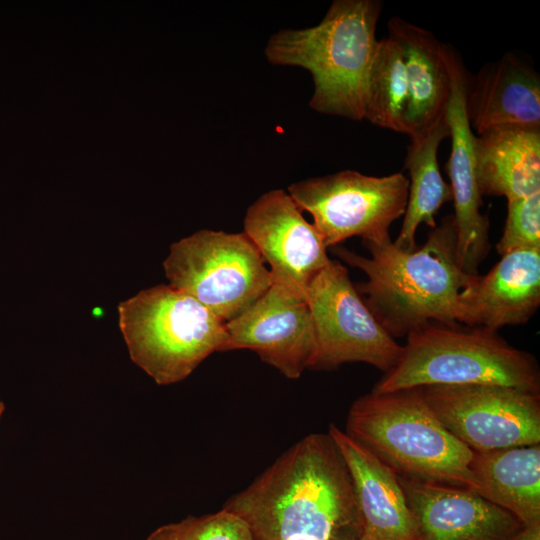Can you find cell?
<instances>
[{
    "label": "cell",
    "mask_w": 540,
    "mask_h": 540,
    "mask_svg": "<svg viewBox=\"0 0 540 540\" xmlns=\"http://www.w3.org/2000/svg\"><path fill=\"white\" fill-rule=\"evenodd\" d=\"M163 267L170 286L225 323L247 311L273 284L266 262L244 232L201 229L173 243Z\"/></svg>",
    "instance_id": "52a82bcc"
},
{
    "label": "cell",
    "mask_w": 540,
    "mask_h": 540,
    "mask_svg": "<svg viewBox=\"0 0 540 540\" xmlns=\"http://www.w3.org/2000/svg\"><path fill=\"white\" fill-rule=\"evenodd\" d=\"M345 432L398 476L476 492L474 451L440 423L419 388L358 398Z\"/></svg>",
    "instance_id": "277c9868"
},
{
    "label": "cell",
    "mask_w": 540,
    "mask_h": 540,
    "mask_svg": "<svg viewBox=\"0 0 540 540\" xmlns=\"http://www.w3.org/2000/svg\"><path fill=\"white\" fill-rule=\"evenodd\" d=\"M450 97L446 119L451 138V153L446 164L454 202L456 229V259L461 269L470 275L490 251L489 220L481 212L483 205L475 176L474 139L466 112L468 78L457 53L448 47Z\"/></svg>",
    "instance_id": "4fadbf2b"
},
{
    "label": "cell",
    "mask_w": 540,
    "mask_h": 540,
    "mask_svg": "<svg viewBox=\"0 0 540 540\" xmlns=\"http://www.w3.org/2000/svg\"><path fill=\"white\" fill-rule=\"evenodd\" d=\"M449 137L446 114L424 135L411 139L407 147L405 168L410 179L403 223L393 244L406 251L414 250L420 224L436 227L435 216L446 202L453 200L452 189L439 169L437 154L440 143Z\"/></svg>",
    "instance_id": "44dd1931"
},
{
    "label": "cell",
    "mask_w": 540,
    "mask_h": 540,
    "mask_svg": "<svg viewBox=\"0 0 540 540\" xmlns=\"http://www.w3.org/2000/svg\"><path fill=\"white\" fill-rule=\"evenodd\" d=\"M398 477L419 540H511L523 526L470 489Z\"/></svg>",
    "instance_id": "5bb4252c"
},
{
    "label": "cell",
    "mask_w": 540,
    "mask_h": 540,
    "mask_svg": "<svg viewBox=\"0 0 540 540\" xmlns=\"http://www.w3.org/2000/svg\"><path fill=\"white\" fill-rule=\"evenodd\" d=\"M476 493L524 526L540 524V446L474 452Z\"/></svg>",
    "instance_id": "ffe728a7"
},
{
    "label": "cell",
    "mask_w": 540,
    "mask_h": 540,
    "mask_svg": "<svg viewBox=\"0 0 540 540\" xmlns=\"http://www.w3.org/2000/svg\"><path fill=\"white\" fill-rule=\"evenodd\" d=\"M118 313L131 360L158 385L187 378L227 338L225 322L170 285L140 291Z\"/></svg>",
    "instance_id": "8992f818"
},
{
    "label": "cell",
    "mask_w": 540,
    "mask_h": 540,
    "mask_svg": "<svg viewBox=\"0 0 540 540\" xmlns=\"http://www.w3.org/2000/svg\"><path fill=\"white\" fill-rule=\"evenodd\" d=\"M256 540H359L348 468L330 435L310 434L226 501Z\"/></svg>",
    "instance_id": "6da1fadb"
},
{
    "label": "cell",
    "mask_w": 540,
    "mask_h": 540,
    "mask_svg": "<svg viewBox=\"0 0 540 540\" xmlns=\"http://www.w3.org/2000/svg\"><path fill=\"white\" fill-rule=\"evenodd\" d=\"M227 338L220 352L249 349L289 379L309 368L315 333L305 296L273 282L247 311L225 323Z\"/></svg>",
    "instance_id": "8fae6325"
},
{
    "label": "cell",
    "mask_w": 540,
    "mask_h": 540,
    "mask_svg": "<svg viewBox=\"0 0 540 540\" xmlns=\"http://www.w3.org/2000/svg\"><path fill=\"white\" fill-rule=\"evenodd\" d=\"M456 238L451 214L430 231L421 247L411 251L396 247L391 239L362 241L369 257L341 245L331 251L365 273L367 281L355 287L376 320L395 338L431 322L457 323L458 296L474 275L457 262Z\"/></svg>",
    "instance_id": "7a4b0ae2"
},
{
    "label": "cell",
    "mask_w": 540,
    "mask_h": 540,
    "mask_svg": "<svg viewBox=\"0 0 540 540\" xmlns=\"http://www.w3.org/2000/svg\"><path fill=\"white\" fill-rule=\"evenodd\" d=\"M382 7L378 0H335L319 24L285 28L271 35L265 56L271 64L311 73L314 92L309 106L313 110L363 120Z\"/></svg>",
    "instance_id": "3957f363"
},
{
    "label": "cell",
    "mask_w": 540,
    "mask_h": 540,
    "mask_svg": "<svg viewBox=\"0 0 540 540\" xmlns=\"http://www.w3.org/2000/svg\"><path fill=\"white\" fill-rule=\"evenodd\" d=\"M408 86L399 45L389 36L378 40L370 66L364 119L394 132L406 133Z\"/></svg>",
    "instance_id": "7402d4cb"
},
{
    "label": "cell",
    "mask_w": 540,
    "mask_h": 540,
    "mask_svg": "<svg viewBox=\"0 0 540 540\" xmlns=\"http://www.w3.org/2000/svg\"><path fill=\"white\" fill-rule=\"evenodd\" d=\"M474 157L482 196L508 201L540 192V127L489 128L475 136Z\"/></svg>",
    "instance_id": "d6986e66"
},
{
    "label": "cell",
    "mask_w": 540,
    "mask_h": 540,
    "mask_svg": "<svg viewBox=\"0 0 540 540\" xmlns=\"http://www.w3.org/2000/svg\"><path fill=\"white\" fill-rule=\"evenodd\" d=\"M328 434L350 473L361 520L359 540H419L398 475L336 425Z\"/></svg>",
    "instance_id": "2e32d148"
},
{
    "label": "cell",
    "mask_w": 540,
    "mask_h": 540,
    "mask_svg": "<svg viewBox=\"0 0 540 540\" xmlns=\"http://www.w3.org/2000/svg\"><path fill=\"white\" fill-rule=\"evenodd\" d=\"M496 249L501 256L520 249H540V192L507 201V217Z\"/></svg>",
    "instance_id": "cb8c5ba5"
},
{
    "label": "cell",
    "mask_w": 540,
    "mask_h": 540,
    "mask_svg": "<svg viewBox=\"0 0 540 540\" xmlns=\"http://www.w3.org/2000/svg\"><path fill=\"white\" fill-rule=\"evenodd\" d=\"M243 225L270 265L273 282L306 298L309 285L331 259L320 234L288 192L274 189L261 195L248 207Z\"/></svg>",
    "instance_id": "7c38bea8"
},
{
    "label": "cell",
    "mask_w": 540,
    "mask_h": 540,
    "mask_svg": "<svg viewBox=\"0 0 540 540\" xmlns=\"http://www.w3.org/2000/svg\"><path fill=\"white\" fill-rule=\"evenodd\" d=\"M466 112L478 134L496 126L540 127L539 74L515 54H504L468 82Z\"/></svg>",
    "instance_id": "ac0fdd59"
},
{
    "label": "cell",
    "mask_w": 540,
    "mask_h": 540,
    "mask_svg": "<svg viewBox=\"0 0 540 540\" xmlns=\"http://www.w3.org/2000/svg\"><path fill=\"white\" fill-rule=\"evenodd\" d=\"M540 305V249L502 255L485 275H474L460 292L455 320L498 331L527 323Z\"/></svg>",
    "instance_id": "9a60e30c"
},
{
    "label": "cell",
    "mask_w": 540,
    "mask_h": 540,
    "mask_svg": "<svg viewBox=\"0 0 540 540\" xmlns=\"http://www.w3.org/2000/svg\"><path fill=\"white\" fill-rule=\"evenodd\" d=\"M409 180L397 172L375 177L344 170L292 183L287 192L331 248L358 236L366 242L391 239L389 228L404 215Z\"/></svg>",
    "instance_id": "ba28073f"
},
{
    "label": "cell",
    "mask_w": 540,
    "mask_h": 540,
    "mask_svg": "<svg viewBox=\"0 0 540 540\" xmlns=\"http://www.w3.org/2000/svg\"><path fill=\"white\" fill-rule=\"evenodd\" d=\"M395 366L373 392L434 385H500L539 392L540 371L530 353L496 330L431 322L409 333Z\"/></svg>",
    "instance_id": "5b68a950"
},
{
    "label": "cell",
    "mask_w": 540,
    "mask_h": 540,
    "mask_svg": "<svg viewBox=\"0 0 540 540\" xmlns=\"http://www.w3.org/2000/svg\"><path fill=\"white\" fill-rule=\"evenodd\" d=\"M440 423L474 452L540 442V396L500 385L419 387Z\"/></svg>",
    "instance_id": "30bf717a"
},
{
    "label": "cell",
    "mask_w": 540,
    "mask_h": 540,
    "mask_svg": "<svg viewBox=\"0 0 540 540\" xmlns=\"http://www.w3.org/2000/svg\"><path fill=\"white\" fill-rule=\"evenodd\" d=\"M306 300L315 333L309 368L364 362L386 373L395 366L402 345L376 320L339 261L331 259L314 278Z\"/></svg>",
    "instance_id": "9c48e42d"
},
{
    "label": "cell",
    "mask_w": 540,
    "mask_h": 540,
    "mask_svg": "<svg viewBox=\"0 0 540 540\" xmlns=\"http://www.w3.org/2000/svg\"><path fill=\"white\" fill-rule=\"evenodd\" d=\"M387 28L403 56L408 86L405 134L415 139L445 117L450 97L448 46L400 17L389 19Z\"/></svg>",
    "instance_id": "e0dca14e"
},
{
    "label": "cell",
    "mask_w": 540,
    "mask_h": 540,
    "mask_svg": "<svg viewBox=\"0 0 540 540\" xmlns=\"http://www.w3.org/2000/svg\"><path fill=\"white\" fill-rule=\"evenodd\" d=\"M145 540H256L247 524L235 514L221 509L155 529Z\"/></svg>",
    "instance_id": "603a6c76"
},
{
    "label": "cell",
    "mask_w": 540,
    "mask_h": 540,
    "mask_svg": "<svg viewBox=\"0 0 540 540\" xmlns=\"http://www.w3.org/2000/svg\"><path fill=\"white\" fill-rule=\"evenodd\" d=\"M4 409H5V405H4V403L2 401H0V417H1Z\"/></svg>",
    "instance_id": "484cf974"
},
{
    "label": "cell",
    "mask_w": 540,
    "mask_h": 540,
    "mask_svg": "<svg viewBox=\"0 0 540 540\" xmlns=\"http://www.w3.org/2000/svg\"><path fill=\"white\" fill-rule=\"evenodd\" d=\"M511 540H540V524L523 525Z\"/></svg>",
    "instance_id": "d4e9b609"
}]
</instances>
